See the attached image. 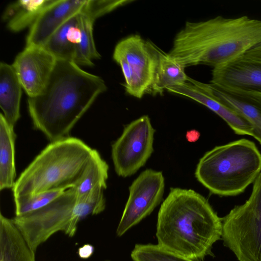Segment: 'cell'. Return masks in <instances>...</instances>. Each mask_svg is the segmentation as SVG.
Listing matches in <instances>:
<instances>
[{"instance_id": "1", "label": "cell", "mask_w": 261, "mask_h": 261, "mask_svg": "<svg viewBox=\"0 0 261 261\" xmlns=\"http://www.w3.org/2000/svg\"><path fill=\"white\" fill-rule=\"evenodd\" d=\"M106 90L100 76L73 62L57 60L44 89L28 99L34 128L50 143L69 137L72 127Z\"/></svg>"}, {"instance_id": "2", "label": "cell", "mask_w": 261, "mask_h": 261, "mask_svg": "<svg viewBox=\"0 0 261 261\" xmlns=\"http://www.w3.org/2000/svg\"><path fill=\"white\" fill-rule=\"evenodd\" d=\"M222 222L208 201L192 189L171 188L159 211L156 237L163 249L199 261L221 239Z\"/></svg>"}, {"instance_id": "3", "label": "cell", "mask_w": 261, "mask_h": 261, "mask_svg": "<svg viewBox=\"0 0 261 261\" xmlns=\"http://www.w3.org/2000/svg\"><path fill=\"white\" fill-rule=\"evenodd\" d=\"M261 43V20L221 16L187 21L176 34L168 54L184 66L225 65Z\"/></svg>"}, {"instance_id": "4", "label": "cell", "mask_w": 261, "mask_h": 261, "mask_svg": "<svg viewBox=\"0 0 261 261\" xmlns=\"http://www.w3.org/2000/svg\"><path fill=\"white\" fill-rule=\"evenodd\" d=\"M93 149L73 137L51 142L21 173L12 188L14 197L73 187Z\"/></svg>"}, {"instance_id": "5", "label": "cell", "mask_w": 261, "mask_h": 261, "mask_svg": "<svg viewBox=\"0 0 261 261\" xmlns=\"http://www.w3.org/2000/svg\"><path fill=\"white\" fill-rule=\"evenodd\" d=\"M261 173V153L253 142L241 139L216 146L199 160L195 175L210 192L236 196Z\"/></svg>"}, {"instance_id": "6", "label": "cell", "mask_w": 261, "mask_h": 261, "mask_svg": "<svg viewBox=\"0 0 261 261\" xmlns=\"http://www.w3.org/2000/svg\"><path fill=\"white\" fill-rule=\"evenodd\" d=\"M77 197L72 188L68 189L46 206L12 219L33 251L58 232L75 236L79 222L85 218Z\"/></svg>"}, {"instance_id": "7", "label": "cell", "mask_w": 261, "mask_h": 261, "mask_svg": "<svg viewBox=\"0 0 261 261\" xmlns=\"http://www.w3.org/2000/svg\"><path fill=\"white\" fill-rule=\"evenodd\" d=\"M224 245L239 261H261V173L249 199L221 218Z\"/></svg>"}, {"instance_id": "8", "label": "cell", "mask_w": 261, "mask_h": 261, "mask_svg": "<svg viewBox=\"0 0 261 261\" xmlns=\"http://www.w3.org/2000/svg\"><path fill=\"white\" fill-rule=\"evenodd\" d=\"M155 46L137 34L122 39L115 46L113 58L121 68L128 94L141 98L147 93L156 65Z\"/></svg>"}, {"instance_id": "9", "label": "cell", "mask_w": 261, "mask_h": 261, "mask_svg": "<svg viewBox=\"0 0 261 261\" xmlns=\"http://www.w3.org/2000/svg\"><path fill=\"white\" fill-rule=\"evenodd\" d=\"M155 132L147 115L124 126L112 145V158L118 176H130L144 166L153 152Z\"/></svg>"}, {"instance_id": "10", "label": "cell", "mask_w": 261, "mask_h": 261, "mask_svg": "<svg viewBox=\"0 0 261 261\" xmlns=\"http://www.w3.org/2000/svg\"><path fill=\"white\" fill-rule=\"evenodd\" d=\"M165 179L161 171L147 169L129 187V196L116 229L121 237L149 215L161 202Z\"/></svg>"}, {"instance_id": "11", "label": "cell", "mask_w": 261, "mask_h": 261, "mask_svg": "<svg viewBox=\"0 0 261 261\" xmlns=\"http://www.w3.org/2000/svg\"><path fill=\"white\" fill-rule=\"evenodd\" d=\"M210 83L261 97V43L213 68Z\"/></svg>"}, {"instance_id": "12", "label": "cell", "mask_w": 261, "mask_h": 261, "mask_svg": "<svg viewBox=\"0 0 261 261\" xmlns=\"http://www.w3.org/2000/svg\"><path fill=\"white\" fill-rule=\"evenodd\" d=\"M57 60L43 47L25 46L12 64L28 97L40 94L45 88Z\"/></svg>"}, {"instance_id": "13", "label": "cell", "mask_w": 261, "mask_h": 261, "mask_svg": "<svg viewBox=\"0 0 261 261\" xmlns=\"http://www.w3.org/2000/svg\"><path fill=\"white\" fill-rule=\"evenodd\" d=\"M88 0H53L30 28L25 46H43L49 37L72 17L84 13Z\"/></svg>"}, {"instance_id": "14", "label": "cell", "mask_w": 261, "mask_h": 261, "mask_svg": "<svg viewBox=\"0 0 261 261\" xmlns=\"http://www.w3.org/2000/svg\"><path fill=\"white\" fill-rule=\"evenodd\" d=\"M166 90L186 96L207 107L223 119L236 134L252 136V125L238 112L218 100L206 88L205 83L188 77L185 83L167 88Z\"/></svg>"}, {"instance_id": "15", "label": "cell", "mask_w": 261, "mask_h": 261, "mask_svg": "<svg viewBox=\"0 0 261 261\" xmlns=\"http://www.w3.org/2000/svg\"><path fill=\"white\" fill-rule=\"evenodd\" d=\"M205 85L218 100L252 125V137L261 144V97L212 83H205Z\"/></svg>"}, {"instance_id": "16", "label": "cell", "mask_w": 261, "mask_h": 261, "mask_svg": "<svg viewBox=\"0 0 261 261\" xmlns=\"http://www.w3.org/2000/svg\"><path fill=\"white\" fill-rule=\"evenodd\" d=\"M22 87L12 65L0 64V107L9 125L14 128L20 117Z\"/></svg>"}, {"instance_id": "17", "label": "cell", "mask_w": 261, "mask_h": 261, "mask_svg": "<svg viewBox=\"0 0 261 261\" xmlns=\"http://www.w3.org/2000/svg\"><path fill=\"white\" fill-rule=\"evenodd\" d=\"M0 261H35L30 247L13 219L0 214Z\"/></svg>"}, {"instance_id": "18", "label": "cell", "mask_w": 261, "mask_h": 261, "mask_svg": "<svg viewBox=\"0 0 261 261\" xmlns=\"http://www.w3.org/2000/svg\"><path fill=\"white\" fill-rule=\"evenodd\" d=\"M79 23V14L62 24L42 47L57 60L74 62L80 34Z\"/></svg>"}, {"instance_id": "19", "label": "cell", "mask_w": 261, "mask_h": 261, "mask_svg": "<svg viewBox=\"0 0 261 261\" xmlns=\"http://www.w3.org/2000/svg\"><path fill=\"white\" fill-rule=\"evenodd\" d=\"M157 62L153 80L147 93L155 96L162 95L167 88L187 81L185 67L176 61L156 45Z\"/></svg>"}, {"instance_id": "20", "label": "cell", "mask_w": 261, "mask_h": 261, "mask_svg": "<svg viewBox=\"0 0 261 261\" xmlns=\"http://www.w3.org/2000/svg\"><path fill=\"white\" fill-rule=\"evenodd\" d=\"M13 128L0 115V190L13 188L15 184V141Z\"/></svg>"}, {"instance_id": "21", "label": "cell", "mask_w": 261, "mask_h": 261, "mask_svg": "<svg viewBox=\"0 0 261 261\" xmlns=\"http://www.w3.org/2000/svg\"><path fill=\"white\" fill-rule=\"evenodd\" d=\"M53 0H19L10 4L3 19L9 30L19 32L31 27L42 11Z\"/></svg>"}, {"instance_id": "22", "label": "cell", "mask_w": 261, "mask_h": 261, "mask_svg": "<svg viewBox=\"0 0 261 261\" xmlns=\"http://www.w3.org/2000/svg\"><path fill=\"white\" fill-rule=\"evenodd\" d=\"M109 166L98 152L93 149L91 158L72 188L78 196L97 188H107Z\"/></svg>"}, {"instance_id": "23", "label": "cell", "mask_w": 261, "mask_h": 261, "mask_svg": "<svg viewBox=\"0 0 261 261\" xmlns=\"http://www.w3.org/2000/svg\"><path fill=\"white\" fill-rule=\"evenodd\" d=\"M94 21L83 14H79V38L76 45L74 63L77 65L92 66L93 60L100 58L93 35Z\"/></svg>"}, {"instance_id": "24", "label": "cell", "mask_w": 261, "mask_h": 261, "mask_svg": "<svg viewBox=\"0 0 261 261\" xmlns=\"http://www.w3.org/2000/svg\"><path fill=\"white\" fill-rule=\"evenodd\" d=\"M65 190H50L14 197L15 216H20L39 210L55 200Z\"/></svg>"}, {"instance_id": "25", "label": "cell", "mask_w": 261, "mask_h": 261, "mask_svg": "<svg viewBox=\"0 0 261 261\" xmlns=\"http://www.w3.org/2000/svg\"><path fill=\"white\" fill-rule=\"evenodd\" d=\"M130 256L133 261H194L151 244H136Z\"/></svg>"}, {"instance_id": "26", "label": "cell", "mask_w": 261, "mask_h": 261, "mask_svg": "<svg viewBox=\"0 0 261 261\" xmlns=\"http://www.w3.org/2000/svg\"><path fill=\"white\" fill-rule=\"evenodd\" d=\"M93 247L90 245L86 244L79 248V255L82 258H87L93 254Z\"/></svg>"}, {"instance_id": "27", "label": "cell", "mask_w": 261, "mask_h": 261, "mask_svg": "<svg viewBox=\"0 0 261 261\" xmlns=\"http://www.w3.org/2000/svg\"><path fill=\"white\" fill-rule=\"evenodd\" d=\"M199 133L195 130L187 132L186 135L188 140L190 142L196 141L199 138Z\"/></svg>"}, {"instance_id": "28", "label": "cell", "mask_w": 261, "mask_h": 261, "mask_svg": "<svg viewBox=\"0 0 261 261\" xmlns=\"http://www.w3.org/2000/svg\"><path fill=\"white\" fill-rule=\"evenodd\" d=\"M105 261H109V260H105Z\"/></svg>"}]
</instances>
